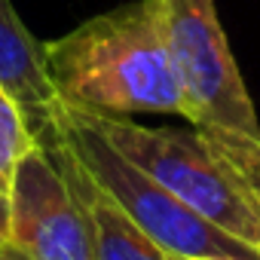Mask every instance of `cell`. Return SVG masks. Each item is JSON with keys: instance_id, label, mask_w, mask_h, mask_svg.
Listing matches in <instances>:
<instances>
[{"instance_id": "obj_1", "label": "cell", "mask_w": 260, "mask_h": 260, "mask_svg": "<svg viewBox=\"0 0 260 260\" xmlns=\"http://www.w3.org/2000/svg\"><path fill=\"white\" fill-rule=\"evenodd\" d=\"M46 64L64 107L101 116L175 113L187 119L156 0L110 10L46 43Z\"/></svg>"}, {"instance_id": "obj_2", "label": "cell", "mask_w": 260, "mask_h": 260, "mask_svg": "<svg viewBox=\"0 0 260 260\" xmlns=\"http://www.w3.org/2000/svg\"><path fill=\"white\" fill-rule=\"evenodd\" d=\"M77 113L175 199L260 254V196L205 128H150L125 116Z\"/></svg>"}, {"instance_id": "obj_3", "label": "cell", "mask_w": 260, "mask_h": 260, "mask_svg": "<svg viewBox=\"0 0 260 260\" xmlns=\"http://www.w3.org/2000/svg\"><path fill=\"white\" fill-rule=\"evenodd\" d=\"M58 128L68 138L71 150L89 169V175L116 199V205L132 217L162 251L190 254V257H248L260 254L199 217L181 199H175L162 184H156L144 169L125 159L98 128H92L77 110L58 107Z\"/></svg>"}, {"instance_id": "obj_4", "label": "cell", "mask_w": 260, "mask_h": 260, "mask_svg": "<svg viewBox=\"0 0 260 260\" xmlns=\"http://www.w3.org/2000/svg\"><path fill=\"white\" fill-rule=\"evenodd\" d=\"M156 10L187 101V119L196 128L260 138L257 110L230 52L214 0H156Z\"/></svg>"}, {"instance_id": "obj_5", "label": "cell", "mask_w": 260, "mask_h": 260, "mask_svg": "<svg viewBox=\"0 0 260 260\" xmlns=\"http://www.w3.org/2000/svg\"><path fill=\"white\" fill-rule=\"evenodd\" d=\"M7 202V239L31 260H95L86 214L64 172L40 141L19 159Z\"/></svg>"}, {"instance_id": "obj_6", "label": "cell", "mask_w": 260, "mask_h": 260, "mask_svg": "<svg viewBox=\"0 0 260 260\" xmlns=\"http://www.w3.org/2000/svg\"><path fill=\"white\" fill-rule=\"evenodd\" d=\"M37 141L52 153V159L64 172V178H68L83 214H86L89 236H92V257L95 260H169V251H162L132 217L116 205V199L89 175V169L80 162V156L71 150L68 138L61 135L58 116Z\"/></svg>"}, {"instance_id": "obj_7", "label": "cell", "mask_w": 260, "mask_h": 260, "mask_svg": "<svg viewBox=\"0 0 260 260\" xmlns=\"http://www.w3.org/2000/svg\"><path fill=\"white\" fill-rule=\"evenodd\" d=\"M0 86L19 101L34 138L55 122L61 101L49 77L46 43L25 28L13 0H0Z\"/></svg>"}, {"instance_id": "obj_8", "label": "cell", "mask_w": 260, "mask_h": 260, "mask_svg": "<svg viewBox=\"0 0 260 260\" xmlns=\"http://www.w3.org/2000/svg\"><path fill=\"white\" fill-rule=\"evenodd\" d=\"M34 144H37V138L31 135L19 101L0 86V193L4 196H10V184H13V172H16L19 159Z\"/></svg>"}, {"instance_id": "obj_9", "label": "cell", "mask_w": 260, "mask_h": 260, "mask_svg": "<svg viewBox=\"0 0 260 260\" xmlns=\"http://www.w3.org/2000/svg\"><path fill=\"white\" fill-rule=\"evenodd\" d=\"M205 132L220 144V150L245 172V178L254 184L257 196H260V138H248V135H233V132H220V128H205Z\"/></svg>"}, {"instance_id": "obj_10", "label": "cell", "mask_w": 260, "mask_h": 260, "mask_svg": "<svg viewBox=\"0 0 260 260\" xmlns=\"http://www.w3.org/2000/svg\"><path fill=\"white\" fill-rule=\"evenodd\" d=\"M0 260H31L16 242H10V239H0Z\"/></svg>"}, {"instance_id": "obj_11", "label": "cell", "mask_w": 260, "mask_h": 260, "mask_svg": "<svg viewBox=\"0 0 260 260\" xmlns=\"http://www.w3.org/2000/svg\"><path fill=\"white\" fill-rule=\"evenodd\" d=\"M7 226H10V202H7V196L0 193V236L7 239Z\"/></svg>"}, {"instance_id": "obj_12", "label": "cell", "mask_w": 260, "mask_h": 260, "mask_svg": "<svg viewBox=\"0 0 260 260\" xmlns=\"http://www.w3.org/2000/svg\"><path fill=\"white\" fill-rule=\"evenodd\" d=\"M169 260H248V257H190V254H169Z\"/></svg>"}, {"instance_id": "obj_13", "label": "cell", "mask_w": 260, "mask_h": 260, "mask_svg": "<svg viewBox=\"0 0 260 260\" xmlns=\"http://www.w3.org/2000/svg\"><path fill=\"white\" fill-rule=\"evenodd\" d=\"M0 239H4V236H0Z\"/></svg>"}]
</instances>
